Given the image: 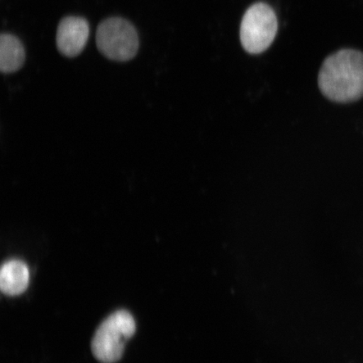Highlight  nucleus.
I'll use <instances>...</instances> for the list:
<instances>
[{
  "label": "nucleus",
  "instance_id": "obj_5",
  "mask_svg": "<svg viewBox=\"0 0 363 363\" xmlns=\"http://www.w3.org/2000/svg\"><path fill=\"white\" fill-rule=\"evenodd\" d=\"M89 24L80 16L63 18L57 26L56 43L59 52L67 57L79 56L88 43Z\"/></svg>",
  "mask_w": 363,
  "mask_h": 363
},
{
  "label": "nucleus",
  "instance_id": "obj_4",
  "mask_svg": "<svg viewBox=\"0 0 363 363\" xmlns=\"http://www.w3.org/2000/svg\"><path fill=\"white\" fill-rule=\"evenodd\" d=\"M278 33V19L269 4L258 2L245 12L240 29V43L250 54H260L270 47Z\"/></svg>",
  "mask_w": 363,
  "mask_h": 363
},
{
  "label": "nucleus",
  "instance_id": "obj_1",
  "mask_svg": "<svg viewBox=\"0 0 363 363\" xmlns=\"http://www.w3.org/2000/svg\"><path fill=\"white\" fill-rule=\"evenodd\" d=\"M318 84L330 101L347 104L363 97V53L342 49L325 59Z\"/></svg>",
  "mask_w": 363,
  "mask_h": 363
},
{
  "label": "nucleus",
  "instance_id": "obj_2",
  "mask_svg": "<svg viewBox=\"0 0 363 363\" xmlns=\"http://www.w3.org/2000/svg\"><path fill=\"white\" fill-rule=\"evenodd\" d=\"M135 321L130 313L118 311L99 326L92 340L94 356L104 363L121 359L125 344L135 333Z\"/></svg>",
  "mask_w": 363,
  "mask_h": 363
},
{
  "label": "nucleus",
  "instance_id": "obj_7",
  "mask_svg": "<svg viewBox=\"0 0 363 363\" xmlns=\"http://www.w3.org/2000/svg\"><path fill=\"white\" fill-rule=\"evenodd\" d=\"M26 62L24 45L17 36L3 33L0 36V70L12 74L20 70Z\"/></svg>",
  "mask_w": 363,
  "mask_h": 363
},
{
  "label": "nucleus",
  "instance_id": "obj_3",
  "mask_svg": "<svg viewBox=\"0 0 363 363\" xmlns=\"http://www.w3.org/2000/svg\"><path fill=\"white\" fill-rule=\"evenodd\" d=\"M99 51L112 61L133 59L139 49V36L135 26L121 17H111L99 25L96 31Z\"/></svg>",
  "mask_w": 363,
  "mask_h": 363
},
{
  "label": "nucleus",
  "instance_id": "obj_6",
  "mask_svg": "<svg viewBox=\"0 0 363 363\" xmlns=\"http://www.w3.org/2000/svg\"><path fill=\"white\" fill-rule=\"evenodd\" d=\"M30 272L23 261L9 260L4 263L0 272V289L9 296H17L28 288Z\"/></svg>",
  "mask_w": 363,
  "mask_h": 363
}]
</instances>
